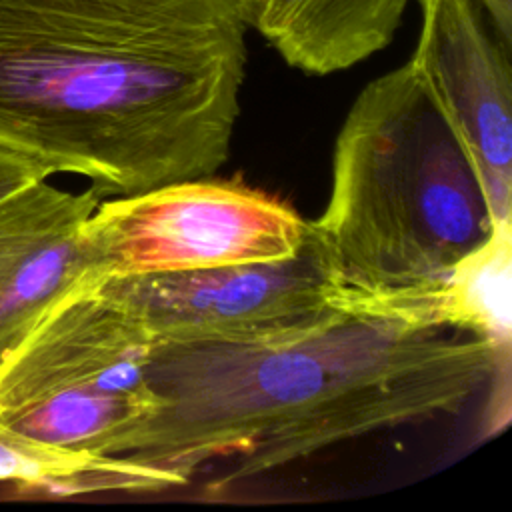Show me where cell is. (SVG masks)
<instances>
[{
    "label": "cell",
    "mask_w": 512,
    "mask_h": 512,
    "mask_svg": "<svg viewBox=\"0 0 512 512\" xmlns=\"http://www.w3.org/2000/svg\"><path fill=\"white\" fill-rule=\"evenodd\" d=\"M506 344L460 326L448 294H356L250 340L156 342V398L112 454L102 492H158L214 470L218 486L374 432L460 414Z\"/></svg>",
    "instance_id": "obj_1"
},
{
    "label": "cell",
    "mask_w": 512,
    "mask_h": 512,
    "mask_svg": "<svg viewBox=\"0 0 512 512\" xmlns=\"http://www.w3.org/2000/svg\"><path fill=\"white\" fill-rule=\"evenodd\" d=\"M250 0H0V150L102 196L230 156Z\"/></svg>",
    "instance_id": "obj_2"
},
{
    "label": "cell",
    "mask_w": 512,
    "mask_h": 512,
    "mask_svg": "<svg viewBox=\"0 0 512 512\" xmlns=\"http://www.w3.org/2000/svg\"><path fill=\"white\" fill-rule=\"evenodd\" d=\"M310 224L342 282L378 298L446 294L496 232L466 150L408 62L352 102L326 208Z\"/></svg>",
    "instance_id": "obj_3"
},
{
    "label": "cell",
    "mask_w": 512,
    "mask_h": 512,
    "mask_svg": "<svg viewBox=\"0 0 512 512\" xmlns=\"http://www.w3.org/2000/svg\"><path fill=\"white\" fill-rule=\"evenodd\" d=\"M154 340L88 276L0 354V432L38 444L102 492L124 436L156 408L146 370Z\"/></svg>",
    "instance_id": "obj_4"
},
{
    "label": "cell",
    "mask_w": 512,
    "mask_h": 512,
    "mask_svg": "<svg viewBox=\"0 0 512 512\" xmlns=\"http://www.w3.org/2000/svg\"><path fill=\"white\" fill-rule=\"evenodd\" d=\"M308 234L290 204L238 178H188L98 202L84 238L100 276L168 274L292 256Z\"/></svg>",
    "instance_id": "obj_5"
},
{
    "label": "cell",
    "mask_w": 512,
    "mask_h": 512,
    "mask_svg": "<svg viewBox=\"0 0 512 512\" xmlns=\"http://www.w3.org/2000/svg\"><path fill=\"white\" fill-rule=\"evenodd\" d=\"M98 280L154 344L260 338L310 322L360 294L342 282L310 220L292 256Z\"/></svg>",
    "instance_id": "obj_6"
},
{
    "label": "cell",
    "mask_w": 512,
    "mask_h": 512,
    "mask_svg": "<svg viewBox=\"0 0 512 512\" xmlns=\"http://www.w3.org/2000/svg\"><path fill=\"white\" fill-rule=\"evenodd\" d=\"M420 34L408 64L466 150L496 226L512 208V42L478 0H416Z\"/></svg>",
    "instance_id": "obj_7"
},
{
    "label": "cell",
    "mask_w": 512,
    "mask_h": 512,
    "mask_svg": "<svg viewBox=\"0 0 512 512\" xmlns=\"http://www.w3.org/2000/svg\"><path fill=\"white\" fill-rule=\"evenodd\" d=\"M100 198L34 180L0 200V354L62 296L98 274L84 224Z\"/></svg>",
    "instance_id": "obj_8"
},
{
    "label": "cell",
    "mask_w": 512,
    "mask_h": 512,
    "mask_svg": "<svg viewBox=\"0 0 512 512\" xmlns=\"http://www.w3.org/2000/svg\"><path fill=\"white\" fill-rule=\"evenodd\" d=\"M416 0H250V28L292 68L348 70L386 48Z\"/></svg>",
    "instance_id": "obj_9"
},
{
    "label": "cell",
    "mask_w": 512,
    "mask_h": 512,
    "mask_svg": "<svg viewBox=\"0 0 512 512\" xmlns=\"http://www.w3.org/2000/svg\"><path fill=\"white\" fill-rule=\"evenodd\" d=\"M510 224L468 256L452 274L446 294L458 322L500 344L510 342Z\"/></svg>",
    "instance_id": "obj_10"
},
{
    "label": "cell",
    "mask_w": 512,
    "mask_h": 512,
    "mask_svg": "<svg viewBox=\"0 0 512 512\" xmlns=\"http://www.w3.org/2000/svg\"><path fill=\"white\" fill-rule=\"evenodd\" d=\"M40 178H46V176L40 170H36L32 164L20 160L14 154L0 150V200Z\"/></svg>",
    "instance_id": "obj_11"
},
{
    "label": "cell",
    "mask_w": 512,
    "mask_h": 512,
    "mask_svg": "<svg viewBox=\"0 0 512 512\" xmlns=\"http://www.w3.org/2000/svg\"><path fill=\"white\" fill-rule=\"evenodd\" d=\"M488 12L498 32L512 42V0H478Z\"/></svg>",
    "instance_id": "obj_12"
}]
</instances>
